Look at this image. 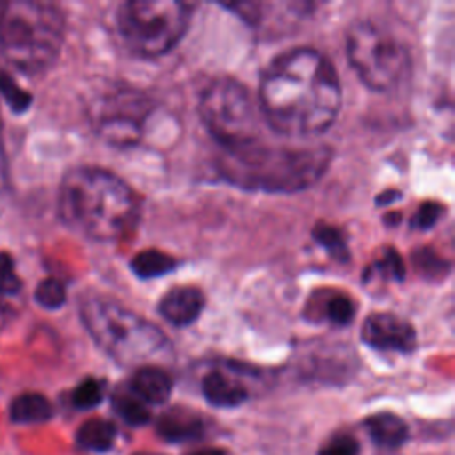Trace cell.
<instances>
[{
    "label": "cell",
    "mask_w": 455,
    "mask_h": 455,
    "mask_svg": "<svg viewBox=\"0 0 455 455\" xmlns=\"http://www.w3.org/2000/svg\"><path fill=\"white\" fill-rule=\"evenodd\" d=\"M341 107V85L332 62L315 48H291L263 71L258 110L286 137H313L331 128Z\"/></svg>",
    "instance_id": "6da1fadb"
},
{
    "label": "cell",
    "mask_w": 455,
    "mask_h": 455,
    "mask_svg": "<svg viewBox=\"0 0 455 455\" xmlns=\"http://www.w3.org/2000/svg\"><path fill=\"white\" fill-rule=\"evenodd\" d=\"M59 215L75 231L98 242L130 235L140 220L139 194L117 174L100 167H75L59 187Z\"/></svg>",
    "instance_id": "7a4b0ae2"
},
{
    "label": "cell",
    "mask_w": 455,
    "mask_h": 455,
    "mask_svg": "<svg viewBox=\"0 0 455 455\" xmlns=\"http://www.w3.org/2000/svg\"><path fill=\"white\" fill-rule=\"evenodd\" d=\"M331 158L332 151L327 146L281 148L256 142L224 151L217 160V169L236 187L291 194L313 187L327 171Z\"/></svg>",
    "instance_id": "3957f363"
},
{
    "label": "cell",
    "mask_w": 455,
    "mask_h": 455,
    "mask_svg": "<svg viewBox=\"0 0 455 455\" xmlns=\"http://www.w3.org/2000/svg\"><path fill=\"white\" fill-rule=\"evenodd\" d=\"M64 43V16L46 2L0 0V57L23 73L53 66Z\"/></svg>",
    "instance_id": "277c9868"
},
{
    "label": "cell",
    "mask_w": 455,
    "mask_h": 455,
    "mask_svg": "<svg viewBox=\"0 0 455 455\" xmlns=\"http://www.w3.org/2000/svg\"><path fill=\"white\" fill-rule=\"evenodd\" d=\"M80 318L96 345L119 363H140L167 347L165 334L149 320L103 295L80 300Z\"/></svg>",
    "instance_id": "5b68a950"
},
{
    "label": "cell",
    "mask_w": 455,
    "mask_h": 455,
    "mask_svg": "<svg viewBox=\"0 0 455 455\" xmlns=\"http://www.w3.org/2000/svg\"><path fill=\"white\" fill-rule=\"evenodd\" d=\"M347 57L361 82L377 92L396 89L411 75V52L389 28L355 21L347 32Z\"/></svg>",
    "instance_id": "8992f818"
},
{
    "label": "cell",
    "mask_w": 455,
    "mask_h": 455,
    "mask_svg": "<svg viewBox=\"0 0 455 455\" xmlns=\"http://www.w3.org/2000/svg\"><path fill=\"white\" fill-rule=\"evenodd\" d=\"M192 4L176 0H130L117 11V30L130 52L162 57L185 36Z\"/></svg>",
    "instance_id": "52a82bcc"
},
{
    "label": "cell",
    "mask_w": 455,
    "mask_h": 455,
    "mask_svg": "<svg viewBox=\"0 0 455 455\" xmlns=\"http://www.w3.org/2000/svg\"><path fill=\"white\" fill-rule=\"evenodd\" d=\"M258 112L247 87L229 76L212 80L199 96V117L224 151L258 142Z\"/></svg>",
    "instance_id": "ba28073f"
},
{
    "label": "cell",
    "mask_w": 455,
    "mask_h": 455,
    "mask_svg": "<svg viewBox=\"0 0 455 455\" xmlns=\"http://www.w3.org/2000/svg\"><path fill=\"white\" fill-rule=\"evenodd\" d=\"M155 105L142 91L112 84L100 89L87 107L96 135L116 148H132L142 140Z\"/></svg>",
    "instance_id": "9c48e42d"
},
{
    "label": "cell",
    "mask_w": 455,
    "mask_h": 455,
    "mask_svg": "<svg viewBox=\"0 0 455 455\" xmlns=\"http://www.w3.org/2000/svg\"><path fill=\"white\" fill-rule=\"evenodd\" d=\"M361 338L371 348L386 352L407 354L416 347L414 327L393 313L370 315L363 323Z\"/></svg>",
    "instance_id": "30bf717a"
},
{
    "label": "cell",
    "mask_w": 455,
    "mask_h": 455,
    "mask_svg": "<svg viewBox=\"0 0 455 455\" xmlns=\"http://www.w3.org/2000/svg\"><path fill=\"white\" fill-rule=\"evenodd\" d=\"M204 307V295L196 286L171 288L160 300V315L176 327H187L194 323Z\"/></svg>",
    "instance_id": "8fae6325"
},
{
    "label": "cell",
    "mask_w": 455,
    "mask_h": 455,
    "mask_svg": "<svg viewBox=\"0 0 455 455\" xmlns=\"http://www.w3.org/2000/svg\"><path fill=\"white\" fill-rule=\"evenodd\" d=\"M156 432L169 443L192 441L201 435L203 421L196 412L183 407H174L158 418Z\"/></svg>",
    "instance_id": "7c38bea8"
},
{
    "label": "cell",
    "mask_w": 455,
    "mask_h": 455,
    "mask_svg": "<svg viewBox=\"0 0 455 455\" xmlns=\"http://www.w3.org/2000/svg\"><path fill=\"white\" fill-rule=\"evenodd\" d=\"M201 391L215 407H236L247 400V389L220 370H212L203 377Z\"/></svg>",
    "instance_id": "4fadbf2b"
},
{
    "label": "cell",
    "mask_w": 455,
    "mask_h": 455,
    "mask_svg": "<svg viewBox=\"0 0 455 455\" xmlns=\"http://www.w3.org/2000/svg\"><path fill=\"white\" fill-rule=\"evenodd\" d=\"M130 387L133 395L146 403H164L171 396L172 382L162 368L144 366L133 373Z\"/></svg>",
    "instance_id": "5bb4252c"
},
{
    "label": "cell",
    "mask_w": 455,
    "mask_h": 455,
    "mask_svg": "<svg viewBox=\"0 0 455 455\" xmlns=\"http://www.w3.org/2000/svg\"><path fill=\"white\" fill-rule=\"evenodd\" d=\"M371 441L384 448H398L409 439L407 423L393 412H377L364 419Z\"/></svg>",
    "instance_id": "9a60e30c"
},
{
    "label": "cell",
    "mask_w": 455,
    "mask_h": 455,
    "mask_svg": "<svg viewBox=\"0 0 455 455\" xmlns=\"http://www.w3.org/2000/svg\"><path fill=\"white\" fill-rule=\"evenodd\" d=\"M53 416L50 400L39 393H23L11 402L9 418L12 423H43Z\"/></svg>",
    "instance_id": "2e32d148"
},
{
    "label": "cell",
    "mask_w": 455,
    "mask_h": 455,
    "mask_svg": "<svg viewBox=\"0 0 455 455\" xmlns=\"http://www.w3.org/2000/svg\"><path fill=\"white\" fill-rule=\"evenodd\" d=\"M116 441V427L103 418H92L76 432V444L89 451H107Z\"/></svg>",
    "instance_id": "e0dca14e"
},
{
    "label": "cell",
    "mask_w": 455,
    "mask_h": 455,
    "mask_svg": "<svg viewBox=\"0 0 455 455\" xmlns=\"http://www.w3.org/2000/svg\"><path fill=\"white\" fill-rule=\"evenodd\" d=\"M176 265H178V261L172 256H169L162 251H156V249H148V251L137 252L130 263L132 270L142 279L165 275V274L172 272Z\"/></svg>",
    "instance_id": "ac0fdd59"
},
{
    "label": "cell",
    "mask_w": 455,
    "mask_h": 455,
    "mask_svg": "<svg viewBox=\"0 0 455 455\" xmlns=\"http://www.w3.org/2000/svg\"><path fill=\"white\" fill-rule=\"evenodd\" d=\"M112 407L117 412V416L123 418V421H126L132 427L146 425L151 418L149 409L144 405V402L132 395H116L112 398Z\"/></svg>",
    "instance_id": "d6986e66"
},
{
    "label": "cell",
    "mask_w": 455,
    "mask_h": 455,
    "mask_svg": "<svg viewBox=\"0 0 455 455\" xmlns=\"http://www.w3.org/2000/svg\"><path fill=\"white\" fill-rule=\"evenodd\" d=\"M313 238L316 240L318 245H322L332 258L336 259H348V249H347V242L343 238V233L336 228V226H316L313 229Z\"/></svg>",
    "instance_id": "ffe728a7"
},
{
    "label": "cell",
    "mask_w": 455,
    "mask_h": 455,
    "mask_svg": "<svg viewBox=\"0 0 455 455\" xmlns=\"http://www.w3.org/2000/svg\"><path fill=\"white\" fill-rule=\"evenodd\" d=\"M0 92L12 112H25L32 105V94L21 89L16 80L5 71H0Z\"/></svg>",
    "instance_id": "44dd1931"
},
{
    "label": "cell",
    "mask_w": 455,
    "mask_h": 455,
    "mask_svg": "<svg viewBox=\"0 0 455 455\" xmlns=\"http://www.w3.org/2000/svg\"><path fill=\"white\" fill-rule=\"evenodd\" d=\"M34 297L44 309H59L66 302V288L59 279L46 277L37 284Z\"/></svg>",
    "instance_id": "7402d4cb"
},
{
    "label": "cell",
    "mask_w": 455,
    "mask_h": 455,
    "mask_svg": "<svg viewBox=\"0 0 455 455\" xmlns=\"http://www.w3.org/2000/svg\"><path fill=\"white\" fill-rule=\"evenodd\" d=\"M354 313H355V306L347 295L329 297V300L325 302V309H323L325 318L331 323L339 325V327L348 325L354 320Z\"/></svg>",
    "instance_id": "603a6c76"
},
{
    "label": "cell",
    "mask_w": 455,
    "mask_h": 455,
    "mask_svg": "<svg viewBox=\"0 0 455 455\" xmlns=\"http://www.w3.org/2000/svg\"><path fill=\"white\" fill-rule=\"evenodd\" d=\"M103 398V386L96 379H85L82 380L71 395V402L76 409H92L96 407Z\"/></svg>",
    "instance_id": "cb8c5ba5"
},
{
    "label": "cell",
    "mask_w": 455,
    "mask_h": 455,
    "mask_svg": "<svg viewBox=\"0 0 455 455\" xmlns=\"http://www.w3.org/2000/svg\"><path fill=\"white\" fill-rule=\"evenodd\" d=\"M21 290V279L16 274L14 261L7 252H0V295H16Z\"/></svg>",
    "instance_id": "d4e9b609"
},
{
    "label": "cell",
    "mask_w": 455,
    "mask_h": 455,
    "mask_svg": "<svg viewBox=\"0 0 455 455\" xmlns=\"http://www.w3.org/2000/svg\"><path fill=\"white\" fill-rule=\"evenodd\" d=\"M375 268H379L384 275H387V277H391V279H395V281H402L403 275H405L403 261H402L400 254H398L395 249H391V247L384 249V254H382V258L375 263Z\"/></svg>",
    "instance_id": "484cf974"
},
{
    "label": "cell",
    "mask_w": 455,
    "mask_h": 455,
    "mask_svg": "<svg viewBox=\"0 0 455 455\" xmlns=\"http://www.w3.org/2000/svg\"><path fill=\"white\" fill-rule=\"evenodd\" d=\"M439 217H441V204L435 201H425L418 208L411 226H414L416 229H430L439 220Z\"/></svg>",
    "instance_id": "4316f807"
},
{
    "label": "cell",
    "mask_w": 455,
    "mask_h": 455,
    "mask_svg": "<svg viewBox=\"0 0 455 455\" xmlns=\"http://www.w3.org/2000/svg\"><path fill=\"white\" fill-rule=\"evenodd\" d=\"M416 265L427 275H441V272L448 270V263L430 249H421L419 252H416Z\"/></svg>",
    "instance_id": "83f0119b"
},
{
    "label": "cell",
    "mask_w": 455,
    "mask_h": 455,
    "mask_svg": "<svg viewBox=\"0 0 455 455\" xmlns=\"http://www.w3.org/2000/svg\"><path fill=\"white\" fill-rule=\"evenodd\" d=\"M359 446L357 441L352 439L350 435H338L332 441H329L318 455H357Z\"/></svg>",
    "instance_id": "f1b7e54d"
},
{
    "label": "cell",
    "mask_w": 455,
    "mask_h": 455,
    "mask_svg": "<svg viewBox=\"0 0 455 455\" xmlns=\"http://www.w3.org/2000/svg\"><path fill=\"white\" fill-rule=\"evenodd\" d=\"M2 133V126H0ZM5 183V156H4V148H2V135H0V187Z\"/></svg>",
    "instance_id": "f546056e"
},
{
    "label": "cell",
    "mask_w": 455,
    "mask_h": 455,
    "mask_svg": "<svg viewBox=\"0 0 455 455\" xmlns=\"http://www.w3.org/2000/svg\"><path fill=\"white\" fill-rule=\"evenodd\" d=\"M192 455H226L222 450H215V448H206V450H201V451H196Z\"/></svg>",
    "instance_id": "4dcf8cb0"
}]
</instances>
